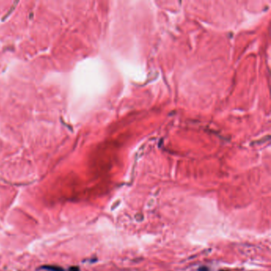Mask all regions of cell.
I'll list each match as a JSON object with an SVG mask.
<instances>
[{"label":"cell","mask_w":271,"mask_h":271,"mask_svg":"<svg viewBox=\"0 0 271 271\" xmlns=\"http://www.w3.org/2000/svg\"><path fill=\"white\" fill-rule=\"evenodd\" d=\"M43 270L48 271H65L62 267L58 266H53V265H47V266H43L41 267Z\"/></svg>","instance_id":"1"},{"label":"cell","mask_w":271,"mask_h":271,"mask_svg":"<svg viewBox=\"0 0 271 271\" xmlns=\"http://www.w3.org/2000/svg\"><path fill=\"white\" fill-rule=\"evenodd\" d=\"M68 271H80V268L78 266H72L69 269Z\"/></svg>","instance_id":"2"},{"label":"cell","mask_w":271,"mask_h":271,"mask_svg":"<svg viewBox=\"0 0 271 271\" xmlns=\"http://www.w3.org/2000/svg\"><path fill=\"white\" fill-rule=\"evenodd\" d=\"M198 271H208V267H206V266H202V267H200L199 269V270Z\"/></svg>","instance_id":"3"},{"label":"cell","mask_w":271,"mask_h":271,"mask_svg":"<svg viewBox=\"0 0 271 271\" xmlns=\"http://www.w3.org/2000/svg\"><path fill=\"white\" fill-rule=\"evenodd\" d=\"M221 271H227V270H221Z\"/></svg>","instance_id":"4"}]
</instances>
